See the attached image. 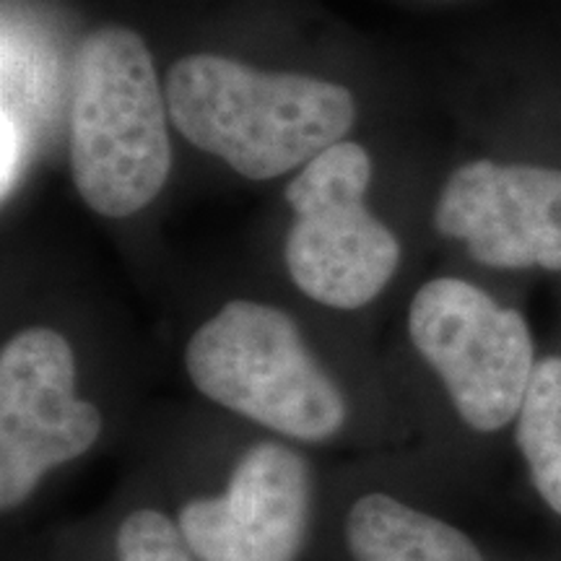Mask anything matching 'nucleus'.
Returning <instances> with one entry per match:
<instances>
[{"label": "nucleus", "mask_w": 561, "mask_h": 561, "mask_svg": "<svg viewBox=\"0 0 561 561\" xmlns=\"http://www.w3.org/2000/svg\"><path fill=\"white\" fill-rule=\"evenodd\" d=\"M178 130L248 180L310 164L346 136L356 102L339 83L268 73L221 55H187L164 83Z\"/></svg>", "instance_id": "obj_1"}, {"label": "nucleus", "mask_w": 561, "mask_h": 561, "mask_svg": "<svg viewBox=\"0 0 561 561\" xmlns=\"http://www.w3.org/2000/svg\"><path fill=\"white\" fill-rule=\"evenodd\" d=\"M70 172L83 203L110 219L138 214L172 170L167 94L140 34L102 26L70 73Z\"/></svg>", "instance_id": "obj_2"}, {"label": "nucleus", "mask_w": 561, "mask_h": 561, "mask_svg": "<svg viewBox=\"0 0 561 561\" xmlns=\"http://www.w3.org/2000/svg\"><path fill=\"white\" fill-rule=\"evenodd\" d=\"M185 369L210 403L297 442L331 439L346 424V398L278 307L227 301L185 348Z\"/></svg>", "instance_id": "obj_3"}, {"label": "nucleus", "mask_w": 561, "mask_h": 561, "mask_svg": "<svg viewBox=\"0 0 561 561\" xmlns=\"http://www.w3.org/2000/svg\"><path fill=\"white\" fill-rule=\"evenodd\" d=\"M369 180V153L354 140H339L286 187L297 214L286 237V268L301 294L333 310L369 305L401 263L398 237L364 203Z\"/></svg>", "instance_id": "obj_4"}, {"label": "nucleus", "mask_w": 561, "mask_h": 561, "mask_svg": "<svg viewBox=\"0 0 561 561\" xmlns=\"http://www.w3.org/2000/svg\"><path fill=\"white\" fill-rule=\"evenodd\" d=\"M409 333L471 430L500 432L517 419L536 371L520 312L462 278H434L411 301Z\"/></svg>", "instance_id": "obj_5"}, {"label": "nucleus", "mask_w": 561, "mask_h": 561, "mask_svg": "<svg viewBox=\"0 0 561 561\" xmlns=\"http://www.w3.org/2000/svg\"><path fill=\"white\" fill-rule=\"evenodd\" d=\"M76 354L53 328H26L0 351V507H21L47 473L102 437V411L76 392Z\"/></svg>", "instance_id": "obj_6"}, {"label": "nucleus", "mask_w": 561, "mask_h": 561, "mask_svg": "<svg viewBox=\"0 0 561 561\" xmlns=\"http://www.w3.org/2000/svg\"><path fill=\"white\" fill-rule=\"evenodd\" d=\"M310 489L305 458L265 439L242 455L219 496L187 502L178 525L198 561H297Z\"/></svg>", "instance_id": "obj_7"}, {"label": "nucleus", "mask_w": 561, "mask_h": 561, "mask_svg": "<svg viewBox=\"0 0 561 561\" xmlns=\"http://www.w3.org/2000/svg\"><path fill=\"white\" fill-rule=\"evenodd\" d=\"M434 227L491 268L561 271V170L462 164L442 187Z\"/></svg>", "instance_id": "obj_8"}, {"label": "nucleus", "mask_w": 561, "mask_h": 561, "mask_svg": "<svg viewBox=\"0 0 561 561\" xmlns=\"http://www.w3.org/2000/svg\"><path fill=\"white\" fill-rule=\"evenodd\" d=\"M346 546L354 561H486L455 525L382 491L351 504Z\"/></svg>", "instance_id": "obj_9"}, {"label": "nucleus", "mask_w": 561, "mask_h": 561, "mask_svg": "<svg viewBox=\"0 0 561 561\" xmlns=\"http://www.w3.org/2000/svg\"><path fill=\"white\" fill-rule=\"evenodd\" d=\"M530 481L561 517V356L536 364L515 430Z\"/></svg>", "instance_id": "obj_10"}, {"label": "nucleus", "mask_w": 561, "mask_h": 561, "mask_svg": "<svg viewBox=\"0 0 561 561\" xmlns=\"http://www.w3.org/2000/svg\"><path fill=\"white\" fill-rule=\"evenodd\" d=\"M117 561H198L180 525L164 512L140 507L121 523L115 538Z\"/></svg>", "instance_id": "obj_11"}]
</instances>
